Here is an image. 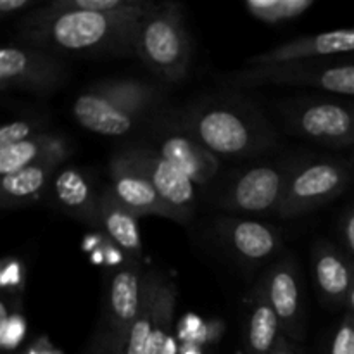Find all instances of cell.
<instances>
[{"label": "cell", "instance_id": "obj_10", "mask_svg": "<svg viewBox=\"0 0 354 354\" xmlns=\"http://www.w3.org/2000/svg\"><path fill=\"white\" fill-rule=\"evenodd\" d=\"M123 152L149 176L159 199L168 211L169 220L187 223L196 214V185L189 176L166 161L156 149L127 147Z\"/></svg>", "mask_w": 354, "mask_h": 354}, {"label": "cell", "instance_id": "obj_27", "mask_svg": "<svg viewBox=\"0 0 354 354\" xmlns=\"http://www.w3.org/2000/svg\"><path fill=\"white\" fill-rule=\"evenodd\" d=\"M44 127L45 124L38 120H17L6 123L0 128V147H7V145L17 144V142L45 133Z\"/></svg>", "mask_w": 354, "mask_h": 354}, {"label": "cell", "instance_id": "obj_1", "mask_svg": "<svg viewBox=\"0 0 354 354\" xmlns=\"http://www.w3.org/2000/svg\"><path fill=\"white\" fill-rule=\"evenodd\" d=\"M152 2L138 0L118 12L54 10L48 6L26 14L19 23L24 45L57 55L133 57L142 17Z\"/></svg>", "mask_w": 354, "mask_h": 354}, {"label": "cell", "instance_id": "obj_18", "mask_svg": "<svg viewBox=\"0 0 354 354\" xmlns=\"http://www.w3.org/2000/svg\"><path fill=\"white\" fill-rule=\"evenodd\" d=\"M71 156L68 138L59 133H40L28 140L0 147V176L12 175L40 161L66 162Z\"/></svg>", "mask_w": 354, "mask_h": 354}, {"label": "cell", "instance_id": "obj_40", "mask_svg": "<svg viewBox=\"0 0 354 354\" xmlns=\"http://www.w3.org/2000/svg\"><path fill=\"white\" fill-rule=\"evenodd\" d=\"M90 261H92V265L95 266L106 265V252H104V248L95 249V251L90 254Z\"/></svg>", "mask_w": 354, "mask_h": 354}, {"label": "cell", "instance_id": "obj_7", "mask_svg": "<svg viewBox=\"0 0 354 354\" xmlns=\"http://www.w3.org/2000/svg\"><path fill=\"white\" fill-rule=\"evenodd\" d=\"M287 130L328 147L354 149V104L337 99H299L283 107Z\"/></svg>", "mask_w": 354, "mask_h": 354}, {"label": "cell", "instance_id": "obj_38", "mask_svg": "<svg viewBox=\"0 0 354 354\" xmlns=\"http://www.w3.org/2000/svg\"><path fill=\"white\" fill-rule=\"evenodd\" d=\"M158 354H180V342L178 339H176V335H169L165 341V344L161 346Z\"/></svg>", "mask_w": 354, "mask_h": 354}, {"label": "cell", "instance_id": "obj_41", "mask_svg": "<svg viewBox=\"0 0 354 354\" xmlns=\"http://www.w3.org/2000/svg\"><path fill=\"white\" fill-rule=\"evenodd\" d=\"M346 306L349 308V313L354 315V283L351 287V292H349V296H348V301H346Z\"/></svg>", "mask_w": 354, "mask_h": 354}, {"label": "cell", "instance_id": "obj_20", "mask_svg": "<svg viewBox=\"0 0 354 354\" xmlns=\"http://www.w3.org/2000/svg\"><path fill=\"white\" fill-rule=\"evenodd\" d=\"M99 196L100 232H104L118 248L123 249L131 261L138 263L142 256V235L140 228H138V218L114 197L109 187Z\"/></svg>", "mask_w": 354, "mask_h": 354}, {"label": "cell", "instance_id": "obj_34", "mask_svg": "<svg viewBox=\"0 0 354 354\" xmlns=\"http://www.w3.org/2000/svg\"><path fill=\"white\" fill-rule=\"evenodd\" d=\"M26 354H62V351L55 348V346L48 341V337L41 335V337H38L37 341L28 348Z\"/></svg>", "mask_w": 354, "mask_h": 354}, {"label": "cell", "instance_id": "obj_28", "mask_svg": "<svg viewBox=\"0 0 354 354\" xmlns=\"http://www.w3.org/2000/svg\"><path fill=\"white\" fill-rule=\"evenodd\" d=\"M175 335L180 344L192 342V344L207 346V322L196 313H185L178 320Z\"/></svg>", "mask_w": 354, "mask_h": 354}, {"label": "cell", "instance_id": "obj_16", "mask_svg": "<svg viewBox=\"0 0 354 354\" xmlns=\"http://www.w3.org/2000/svg\"><path fill=\"white\" fill-rule=\"evenodd\" d=\"M315 286L322 299L332 306H342L348 301L354 283V259L337 245L318 241L311 251Z\"/></svg>", "mask_w": 354, "mask_h": 354}, {"label": "cell", "instance_id": "obj_6", "mask_svg": "<svg viewBox=\"0 0 354 354\" xmlns=\"http://www.w3.org/2000/svg\"><path fill=\"white\" fill-rule=\"evenodd\" d=\"M353 180V168L342 159L296 161L279 207L280 218L308 214L337 199Z\"/></svg>", "mask_w": 354, "mask_h": 354}, {"label": "cell", "instance_id": "obj_39", "mask_svg": "<svg viewBox=\"0 0 354 354\" xmlns=\"http://www.w3.org/2000/svg\"><path fill=\"white\" fill-rule=\"evenodd\" d=\"M180 354H204V349L199 344L185 342V344H180Z\"/></svg>", "mask_w": 354, "mask_h": 354}, {"label": "cell", "instance_id": "obj_8", "mask_svg": "<svg viewBox=\"0 0 354 354\" xmlns=\"http://www.w3.org/2000/svg\"><path fill=\"white\" fill-rule=\"evenodd\" d=\"M64 59L28 45H6L0 50V88L48 95L68 80Z\"/></svg>", "mask_w": 354, "mask_h": 354}, {"label": "cell", "instance_id": "obj_25", "mask_svg": "<svg viewBox=\"0 0 354 354\" xmlns=\"http://www.w3.org/2000/svg\"><path fill=\"white\" fill-rule=\"evenodd\" d=\"M28 332L26 318L17 311L7 310V304H0V346L3 351H14L19 348Z\"/></svg>", "mask_w": 354, "mask_h": 354}, {"label": "cell", "instance_id": "obj_26", "mask_svg": "<svg viewBox=\"0 0 354 354\" xmlns=\"http://www.w3.org/2000/svg\"><path fill=\"white\" fill-rule=\"evenodd\" d=\"M138 0H54L47 3L54 10H86V12H118L130 9Z\"/></svg>", "mask_w": 354, "mask_h": 354}, {"label": "cell", "instance_id": "obj_14", "mask_svg": "<svg viewBox=\"0 0 354 354\" xmlns=\"http://www.w3.org/2000/svg\"><path fill=\"white\" fill-rule=\"evenodd\" d=\"M216 230L242 261L252 265L268 261L282 249V234L265 221L225 216L216 220Z\"/></svg>", "mask_w": 354, "mask_h": 354}, {"label": "cell", "instance_id": "obj_13", "mask_svg": "<svg viewBox=\"0 0 354 354\" xmlns=\"http://www.w3.org/2000/svg\"><path fill=\"white\" fill-rule=\"evenodd\" d=\"M109 178L111 192L135 216H162L169 220L149 176L123 151L111 159Z\"/></svg>", "mask_w": 354, "mask_h": 354}, {"label": "cell", "instance_id": "obj_11", "mask_svg": "<svg viewBox=\"0 0 354 354\" xmlns=\"http://www.w3.org/2000/svg\"><path fill=\"white\" fill-rule=\"evenodd\" d=\"M266 294L280 320L282 334L301 342L304 337V301L301 273L290 256L277 259L263 277Z\"/></svg>", "mask_w": 354, "mask_h": 354}, {"label": "cell", "instance_id": "obj_2", "mask_svg": "<svg viewBox=\"0 0 354 354\" xmlns=\"http://www.w3.org/2000/svg\"><path fill=\"white\" fill-rule=\"evenodd\" d=\"M169 128L187 133L218 158H252L275 145L265 116L235 99H203L175 114Z\"/></svg>", "mask_w": 354, "mask_h": 354}, {"label": "cell", "instance_id": "obj_5", "mask_svg": "<svg viewBox=\"0 0 354 354\" xmlns=\"http://www.w3.org/2000/svg\"><path fill=\"white\" fill-rule=\"evenodd\" d=\"M334 59H311L275 66H248L232 73L227 80L237 86L297 85L334 95L354 97V61Z\"/></svg>", "mask_w": 354, "mask_h": 354}, {"label": "cell", "instance_id": "obj_15", "mask_svg": "<svg viewBox=\"0 0 354 354\" xmlns=\"http://www.w3.org/2000/svg\"><path fill=\"white\" fill-rule=\"evenodd\" d=\"M145 275L137 261H128L113 277L107 297V320L118 344H127L128 334L142 310L145 296Z\"/></svg>", "mask_w": 354, "mask_h": 354}, {"label": "cell", "instance_id": "obj_32", "mask_svg": "<svg viewBox=\"0 0 354 354\" xmlns=\"http://www.w3.org/2000/svg\"><path fill=\"white\" fill-rule=\"evenodd\" d=\"M104 252H106V265L107 266H120V265H127V261H131L130 258L127 256V252L123 251L121 248H118L109 237H107L106 244L102 245Z\"/></svg>", "mask_w": 354, "mask_h": 354}, {"label": "cell", "instance_id": "obj_42", "mask_svg": "<svg viewBox=\"0 0 354 354\" xmlns=\"http://www.w3.org/2000/svg\"><path fill=\"white\" fill-rule=\"evenodd\" d=\"M351 165L354 166V154H353V159H351Z\"/></svg>", "mask_w": 354, "mask_h": 354}, {"label": "cell", "instance_id": "obj_36", "mask_svg": "<svg viewBox=\"0 0 354 354\" xmlns=\"http://www.w3.org/2000/svg\"><path fill=\"white\" fill-rule=\"evenodd\" d=\"M31 0H0V12L9 16V14L24 10L31 6Z\"/></svg>", "mask_w": 354, "mask_h": 354}, {"label": "cell", "instance_id": "obj_22", "mask_svg": "<svg viewBox=\"0 0 354 354\" xmlns=\"http://www.w3.org/2000/svg\"><path fill=\"white\" fill-rule=\"evenodd\" d=\"M282 335L280 320L266 294L263 279L256 286L245 324V351L248 354H270Z\"/></svg>", "mask_w": 354, "mask_h": 354}, {"label": "cell", "instance_id": "obj_9", "mask_svg": "<svg viewBox=\"0 0 354 354\" xmlns=\"http://www.w3.org/2000/svg\"><path fill=\"white\" fill-rule=\"evenodd\" d=\"M296 161L261 165L242 171L220 197V207L234 213H279L287 180Z\"/></svg>", "mask_w": 354, "mask_h": 354}, {"label": "cell", "instance_id": "obj_3", "mask_svg": "<svg viewBox=\"0 0 354 354\" xmlns=\"http://www.w3.org/2000/svg\"><path fill=\"white\" fill-rule=\"evenodd\" d=\"M161 100L162 92L152 83L130 78L102 80L76 97L73 116L80 127L92 133L123 137Z\"/></svg>", "mask_w": 354, "mask_h": 354}, {"label": "cell", "instance_id": "obj_31", "mask_svg": "<svg viewBox=\"0 0 354 354\" xmlns=\"http://www.w3.org/2000/svg\"><path fill=\"white\" fill-rule=\"evenodd\" d=\"M341 235L349 256L354 259V206L349 207L341 218Z\"/></svg>", "mask_w": 354, "mask_h": 354}, {"label": "cell", "instance_id": "obj_37", "mask_svg": "<svg viewBox=\"0 0 354 354\" xmlns=\"http://www.w3.org/2000/svg\"><path fill=\"white\" fill-rule=\"evenodd\" d=\"M270 354H299V353H297L296 346L290 344L289 339H287L286 335L282 334L279 337V341H277V344H275V348H273V351L270 353Z\"/></svg>", "mask_w": 354, "mask_h": 354}, {"label": "cell", "instance_id": "obj_35", "mask_svg": "<svg viewBox=\"0 0 354 354\" xmlns=\"http://www.w3.org/2000/svg\"><path fill=\"white\" fill-rule=\"evenodd\" d=\"M107 241V235L104 232H93V234L85 235V239L82 241V249L88 254H92L95 249L102 248Z\"/></svg>", "mask_w": 354, "mask_h": 354}, {"label": "cell", "instance_id": "obj_30", "mask_svg": "<svg viewBox=\"0 0 354 354\" xmlns=\"http://www.w3.org/2000/svg\"><path fill=\"white\" fill-rule=\"evenodd\" d=\"M330 354H354V315L348 313L342 318L334 341L330 346Z\"/></svg>", "mask_w": 354, "mask_h": 354}, {"label": "cell", "instance_id": "obj_21", "mask_svg": "<svg viewBox=\"0 0 354 354\" xmlns=\"http://www.w3.org/2000/svg\"><path fill=\"white\" fill-rule=\"evenodd\" d=\"M61 162L40 161L0 178V206L3 209L23 207L35 203L44 194L50 180L57 175Z\"/></svg>", "mask_w": 354, "mask_h": 354}, {"label": "cell", "instance_id": "obj_12", "mask_svg": "<svg viewBox=\"0 0 354 354\" xmlns=\"http://www.w3.org/2000/svg\"><path fill=\"white\" fill-rule=\"evenodd\" d=\"M334 57H354V26L286 41L272 50L252 55L248 64L275 66L286 64V62Z\"/></svg>", "mask_w": 354, "mask_h": 354}, {"label": "cell", "instance_id": "obj_33", "mask_svg": "<svg viewBox=\"0 0 354 354\" xmlns=\"http://www.w3.org/2000/svg\"><path fill=\"white\" fill-rule=\"evenodd\" d=\"M225 334V322L221 318H211L207 320V346H214L221 341Z\"/></svg>", "mask_w": 354, "mask_h": 354}, {"label": "cell", "instance_id": "obj_19", "mask_svg": "<svg viewBox=\"0 0 354 354\" xmlns=\"http://www.w3.org/2000/svg\"><path fill=\"white\" fill-rule=\"evenodd\" d=\"M52 189H54L55 203L69 216L100 228V196H97L92 183L80 169H59L52 180Z\"/></svg>", "mask_w": 354, "mask_h": 354}, {"label": "cell", "instance_id": "obj_23", "mask_svg": "<svg viewBox=\"0 0 354 354\" xmlns=\"http://www.w3.org/2000/svg\"><path fill=\"white\" fill-rule=\"evenodd\" d=\"M162 280L165 279L158 273L145 275L144 304H142L137 320L131 325L123 354H152V335H154L156 322H158L159 290H161Z\"/></svg>", "mask_w": 354, "mask_h": 354}, {"label": "cell", "instance_id": "obj_29", "mask_svg": "<svg viewBox=\"0 0 354 354\" xmlns=\"http://www.w3.org/2000/svg\"><path fill=\"white\" fill-rule=\"evenodd\" d=\"M24 268L23 261L17 258H6L0 266V287L6 292H21L24 289Z\"/></svg>", "mask_w": 354, "mask_h": 354}, {"label": "cell", "instance_id": "obj_4", "mask_svg": "<svg viewBox=\"0 0 354 354\" xmlns=\"http://www.w3.org/2000/svg\"><path fill=\"white\" fill-rule=\"evenodd\" d=\"M137 57L165 83L185 78L192 59V41L178 3L162 2L149 7L138 26Z\"/></svg>", "mask_w": 354, "mask_h": 354}, {"label": "cell", "instance_id": "obj_24", "mask_svg": "<svg viewBox=\"0 0 354 354\" xmlns=\"http://www.w3.org/2000/svg\"><path fill=\"white\" fill-rule=\"evenodd\" d=\"M313 6L315 0H248L244 3L249 16L266 24L297 19Z\"/></svg>", "mask_w": 354, "mask_h": 354}, {"label": "cell", "instance_id": "obj_17", "mask_svg": "<svg viewBox=\"0 0 354 354\" xmlns=\"http://www.w3.org/2000/svg\"><path fill=\"white\" fill-rule=\"evenodd\" d=\"M156 151L192 180L194 185H207L220 169V158L187 133L169 128L159 137Z\"/></svg>", "mask_w": 354, "mask_h": 354}]
</instances>
